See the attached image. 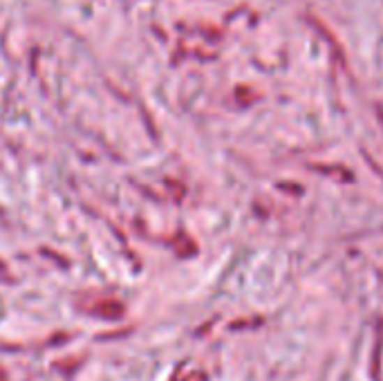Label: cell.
Listing matches in <instances>:
<instances>
[{"label": "cell", "mask_w": 383, "mask_h": 381, "mask_svg": "<svg viewBox=\"0 0 383 381\" xmlns=\"http://www.w3.org/2000/svg\"><path fill=\"white\" fill-rule=\"evenodd\" d=\"M85 310L92 312V314H99V316H121V312H114V310H123L119 301H110V299H101V301H94V299H88L85 303Z\"/></svg>", "instance_id": "cell-1"}]
</instances>
